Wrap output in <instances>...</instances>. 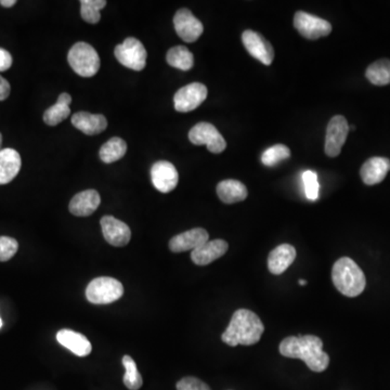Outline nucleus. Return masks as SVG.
<instances>
[{
    "instance_id": "1",
    "label": "nucleus",
    "mask_w": 390,
    "mask_h": 390,
    "mask_svg": "<svg viewBox=\"0 0 390 390\" xmlns=\"http://www.w3.org/2000/svg\"><path fill=\"white\" fill-rule=\"evenodd\" d=\"M323 341L314 335L290 336L281 341L280 353L286 358L300 359L314 372H323L330 365V357L323 351Z\"/></svg>"
},
{
    "instance_id": "2",
    "label": "nucleus",
    "mask_w": 390,
    "mask_h": 390,
    "mask_svg": "<svg viewBox=\"0 0 390 390\" xmlns=\"http://www.w3.org/2000/svg\"><path fill=\"white\" fill-rule=\"evenodd\" d=\"M264 331L265 326L257 314L247 309H239L233 314L229 326L221 338L225 344L231 347L237 345L252 346L260 341Z\"/></svg>"
},
{
    "instance_id": "3",
    "label": "nucleus",
    "mask_w": 390,
    "mask_h": 390,
    "mask_svg": "<svg viewBox=\"0 0 390 390\" xmlns=\"http://www.w3.org/2000/svg\"><path fill=\"white\" fill-rule=\"evenodd\" d=\"M332 280L338 292L347 297L360 295L367 285L362 270L349 257L337 260L333 267Z\"/></svg>"
},
{
    "instance_id": "4",
    "label": "nucleus",
    "mask_w": 390,
    "mask_h": 390,
    "mask_svg": "<svg viewBox=\"0 0 390 390\" xmlns=\"http://www.w3.org/2000/svg\"><path fill=\"white\" fill-rule=\"evenodd\" d=\"M69 64L77 75L93 77L100 70V58L91 45L76 42L68 54Z\"/></svg>"
},
{
    "instance_id": "5",
    "label": "nucleus",
    "mask_w": 390,
    "mask_h": 390,
    "mask_svg": "<svg viewBox=\"0 0 390 390\" xmlns=\"http://www.w3.org/2000/svg\"><path fill=\"white\" fill-rule=\"evenodd\" d=\"M123 295V284L110 276H100L93 280L86 288L87 300L95 305L111 304Z\"/></svg>"
},
{
    "instance_id": "6",
    "label": "nucleus",
    "mask_w": 390,
    "mask_h": 390,
    "mask_svg": "<svg viewBox=\"0 0 390 390\" xmlns=\"http://www.w3.org/2000/svg\"><path fill=\"white\" fill-rule=\"evenodd\" d=\"M114 54L122 65L130 70L140 72L146 68V50L143 44L136 38H126L123 44L115 47Z\"/></svg>"
},
{
    "instance_id": "7",
    "label": "nucleus",
    "mask_w": 390,
    "mask_h": 390,
    "mask_svg": "<svg viewBox=\"0 0 390 390\" xmlns=\"http://www.w3.org/2000/svg\"><path fill=\"white\" fill-rule=\"evenodd\" d=\"M189 140L195 146H206L208 151L214 154L221 153L227 148V142L217 128L205 122L196 124L190 130Z\"/></svg>"
},
{
    "instance_id": "8",
    "label": "nucleus",
    "mask_w": 390,
    "mask_h": 390,
    "mask_svg": "<svg viewBox=\"0 0 390 390\" xmlns=\"http://www.w3.org/2000/svg\"><path fill=\"white\" fill-rule=\"evenodd\" d=\"M294 26L300 32V35L307 40H319L330 35L332 32L330 22L304 11L296 12L294 16Z\"/></svg>"
},
{
    "instance_id": "9",
    "label": "nucleus",
    "mask_w": 390,
    "mask_h": 390,
    "mask_svg": "<svg viewBox=\"0 0 390 390\" xmlns=\"http://www.w3.org/2000/svg\"><path fill=\"white\" fill-rule=\"evenodd\" d=\"M206 86L201 83H192L177 91L174 97L176 111L188 113L198 109L207 98Z\"/></svg>"
},
{
    "instance_id": "10",
    "label": "nucleus",
    "mask_w": 390,
    "mask_h": 390,
    "mask_svg": "<svg viewBox=\"0 0 390 390\" xmlns=\"http://www.w3.org/2000/svg\"><path fill=\"white\" fill-rule=\"evenodd\" d=\"M349 125L347 119L341 115H336L331 119L326 128L325 136V153L330 158H336L341 154L348 137Z\"/></svg>"
},
{
    "instance_id": "11",
    "label": "nucleus",
    "mask_w": 390,
    "mask_h": 390,
    "mask_svg": "<svg viewBox=\"0 0 390 390\" xmlns=\"http://www.w3.org/2000/svg\"><path fill=\"white\" fill-rule=\"evenodd\" d=\"M174 26L179 37L186 42H194L204 32V26L200 20L193 16L188 9H180L174 16Z\"/></svg>"
},
{
    "instance_id": "12",
    "label": "nucleus",
    "mask_w": 390,
    "mask_h": 390,
    "mask_svg": "<svg viewBox=\"0 0 390 390\" xmlns=\"http://www.w3.org/2000/svg\"><path fill=\"white\" fill-rule=\"evenodd\" d=\"M242 42L249 54L265 65L273 62L274 50L271 44L254 30H247L242 34Z\"/></svg>"
},
{
    "instance_id": "13",
    "label": "nucleus",
    "mask_w": 390,
    "mask_h": 390,
    "mask_svg": "<svg viewBox=\"0 0 390 390\" xmlns=\"http://www.w3.org/2000/svg\"><path fill=\"white\" fill-rule=\"evenodd\" d=\"M151 180L156 190L170 193L176 189L179 175L176 167L167 160H158L151 168Z\"/></svg>"
},
{
    "instance_id": "14",
    "label": "nucleus",
    "mask_w": 390,
    "mask_h": 390,
    "mask_svg": "<svg viewBox=\"0 0 390 390\" xmlns=\"http://www.w3.org/2000/svg\"><path fill=\"white\" fill-rule=\"evenodd\" d=\"M103 237L112 247H126L131 239L130 228L123 221L113 216H105L101 218Z\"/></svg>"
},
{
    "instance_id": "15",
    "label": "nucleus",
    "mask_w": 390,
    "mask_h": 390,
    "mask_svg": "<svg viewBox=\"0 0 390 390\" xmlns=\"http://www.w3.org/2000/svg\"><path fill=\"white\" fill-rule=\"evenodd\" d=\"M209 235L203 228H195L172 237L170 241V249L174 253L194 251L208 241Z\"/></svg>"
},
{
    "instance_id": "16",
    "label": "nucleus",
    "mask_w": 390,
    "mask_h": 390,
    "mask_svg": "<svg viewBox=\"0 0 390 390\" xmlns=\"http://www.w3.org/2000/svg\"><path fill=\"white\" fill-rule=\"evenodd\" d=\"M229 249L227 242L223 240H213L203 244L202 247H198L191 253V259L193 263L198 266H206L213 263L215 260L223 257Z\"/></svg>"
},
{
    "instance_id": "17",
    "label": "nucleus",
    "mask_w": 390,
    "mask_h": 390,
    "mask_svg": "<svg viewBox=\"0 0 390 390\" xmlns=\"http://www.w3.org/2000/svg\"><path fill=\"white\" fill-rule=\"evenodd\" d=\"M100 203L101 198L99 192L90 189V190L77 193L71 200L69 209L74 216L87 217L90 216L97 211Z\"/></svg>"
},
{
    "instance_id": "18",
    "label": "nucleus",
    "mask_w": 390,
    "mask_h": 390,
    "mask_svg": "<svg viewBox=\"0 0 390 390\" xmlns=\"http://www.w3.org/2000/svg\"><path fill=\"white\" fill-rule=\"evenodd\" d=\"M73 126L85 135L95 136L103 133L107 127V121L101 114L78 112L72 117Z\"/></svg>"
},
{
    "instance_id": "19",
    "label": "nucleus",
    "mask_w": 390,
    "mask_h": 390,
    "mask_svg": "<svg viewBox=\"0 0 390 390\" xmlns=\"http://www.w3.org/2000/svg\"><path fill=\"white\" fill-rule=\"evenodd\" d=\"M296 259V249L290 244L276 247L268 257V269L272 274L280 276L288 269Z\"/></svg>"
},
{
    "instance_id": "20",
    "label": "nucleus",
    "mask_w": 390,
    "mask_h": 390,
    "mask_svg": "<svg viewBox=\"0 0 390 390\" xmlns=\"http://www.w3.org/2000/svg\"><path fill=\"white\" fill-rule=\"evenodd\" d=\"M57 341L78 357H87L93 350L90 341L87 339L86 336L81 333L68 330V329L59 331L57 334Z\"/></svg>"
},
{
    "instance_id": "21",
    "label": "nucleus",
    "mask_w": 390,
    "mask_h": 390,
    "mask_svg": "<svg viewBox=\"0 0 390 390\" xmlns=\"http://www.w3.org/2000/svg\"><path fill=\"white\" fill-rule=\"evenodd\" d=\"M390 170V160L385 158H372L361 167L362 182L367 186H374L383 182Z\"/></svg>"
},
{
    "instance_id": "22",
    "label": "nucleus",
    "mask_w": 390,
    "mask_h": 390,
    "mask_svg": "<svg viewBox=\"0 0 390 390\" xmlns=\"http://www.w3.org/2000/svg\"><path fill=\"white\" fill-rule=\"evenodd\" d=\"M22 160L19 152L13 149L0 151V186L9 184L21 170Z\"/></svg>"
},
{
    "instance_id": "23",
    "label": "nucleus",
    "mask_w": 390,
    "mask_h": 390,
    "mask_svg": "<svg viewBox=\"0 0 390 390\" xmlns=\"http://www.w3.org/2000/svg\"><path fill=\"white\" fill-rule=\"evenodd\" d=\"M217 194L225 204H235L247 198V189L242 182L235 179H228L219 182Z\"/></svg>"
},
{
    "instance_id": "24",
    "label": "nucleus",
    "mask_w": 390,
    "mask_h": 390,
    "mask_svg": "<svg viewBox=\"0 0 390 390\" xmlns=\"http://www.w3.org/2000/svg\"><path fill=\"white\" fill-rule=\"evenodd\" d=\"M72 97L69 93H63L59 95L56 105L47 109L44 113V122L48 126H57L70 117V105Z\"/></svg>"
},
{
    "instance_id": "25",
    "label": "nucleus",
    "mask_w": 390,
    "mask_h": 390,
    "mask_svg": "<svg viewBox=\"0 0 390 390\" xmlns=\"http://www.w3.org/2000/svg\"><path fill=\"white\" fill-rule=\"evenodd\" d=\"M127 152V143L125 140L119 137H113L105 142L101 146L100 158L105 164H112V162H117L125 156Z\"/></svg>"
},
{
    "instance_id": "26",
    "label": "nucleus",
    "mask_w": 390,
    "mask_h": 390,
    "mask_svg": "<svg viewBox=\"0 0 390 390\" xmlns=\"http://www.w3.org/2000/svg\"><path fill=\"white\" fill-rule=\"evenodd\" d=\"M166 61L172 68L182 71H189L193 68L194 58L192 52L184 46L172 47L168 50Z\"/></svg>"
},
{
    "instance_id": "27",
    "label": "nucleus",
    "mask_w": 390,
    "mask_h": 390,
    "mask_svg": "<svg viewBox=\"0 0 390 390\" xmlns=\"http://www.w3.org/2000/svg\"><path fill=\"white\" fill-rule=\"evenodd\" d=\"M365 76L372 84L377 86H386L390 84V60L382 59L372 63L365 72Z\"/></svg>"
},
{
    "instance_id": "28",
    "label": "nucleus",
    "mask_w": 390,
    "mask_h": 390,
    "mask_svg": "<svg viewBox=\"0 0 390 390\" xmlns=\"http://www.w3.org/2000/svg\"><path fill=\"white\" fill-rule=\"evenodd\" d=\"M123 365L126 372L124 375V384L129 390H139L143 384L141 374L138 371L135 361L130 355H124Z\"/></svg>"
},
{
    "instance_id": "29",
    "label": "nucleus",
    "mask_w": 390,
    "mask_h": 390,
    "mask_svg": "<svg viewBox=\"0 0 390 390\" xmlns=\"http://www.w3.org/2000/svg\"><path fill=\"white\" fill-rule=\"evenodd\" d=\"M107 6L105 0H81V14L85 21L90 24H97L100 21V10Z\"/></svg>"
},
{
    "instance_id": "30",
    "label": "nucleus",
    "mask_w": 390,
    "mask_h": 390,
    "mask_svg": "<svg viewBox=\"0 0 390 390\" xmlns=\"http://www.w3.org/2000/svg\"><path fill=\"white\" fill-rule=\"evenodd\" d=\"M290 156V150L288 146L284 144H276V146H271L269 149L266 150L261 155V162L264 165L276 166V164H279L282 160H288Z\"/></svg>"
},
{
    "instance_id": "31",
    "label": "nucleus",
    "mask_w": 390,
    "mask_h": 390,
    "mask_svg": "<svg viewBox=\"0 0 390 390\" xmlns=\"http://www.w3.org/2000/svg\"><path fill=\"white\" fill-rule=\"evenodd\" d=\"M302 182H304L305 193L308 200L317 201L319 198V186L318 175L312 170H307L302 174Z\"/></svg>"
},
{
    "instance_id": "32",
    "label": "nucleus",
    "mask_w": 390,
    "mask_h": 390,
    "mask_svg": "<svg viewBox=\"0 0 390 390\" xmlns=\"http://www.w3.org/2000/svg\"><path fill=\"white\" fill-rule=\"evenodd\" d=\"M19 249V243L13 237H0V261L11 259Z\"/></svg>"
},
{
    "instance_id": "33",
    "label": "nucleus",
    "mask_w": 390,
    "mask_h": 390,
    "mask_svg": "<svg viewBox=\"0 0 390 390\" xmlns=\"http://www.w3.org/2000/svg\"><path fill=\"white\" fill-rule=\"evenodd\" d=\"M177 390H211L207 384L196 377H184L177 383Z\"/></svg>"
},
{
    "instance_id": "34",
    "label": "nucleus",
    "mask_w": 390,
    "mask_h": 390,
    "mask_svg": "<svg viewBox=\"0 0 390 390\" xmlns=\"http://www.w3.org/2000/svg\"><path fill=\"white\" fill-rule=\"evenodd\" d=\"M12 60L11 54L6 49L0 48V72H6L11 68Z\"/></svg>"
},
{
    "instance_id": "35",
    "label": "nucleus",
    "mask_w": 390,
    "mask_h": 390,
    "mask_svg": "<svg viewBox=\"0 0 390 390\" xmlns=\"http://www.w3.org/2000/svg\"><path fill=\"white\" fill-rule=\"evenodd\" d=\"M10 91H11V87L9 81L0 75V101L6 100L9 97Z\"/></svg>"
},
{
    "instance_id": "36",
    "label": "nucleus",
    "mask_w": 390,
    "mask_h": 390,
    "mask_svg": "<svg viewBox=\"0 0 390 390\" xmlns=\"http://www.w3.org/2000/svg\"><path fill=\"white\" fill-rule=\"evenodd\" d=\"M16 0H0V5L5 8H11L16 5Z\"/></svg>"
},
{
    "instance_id": "37",
    "label": "nucleus",
    "mask_w": 390,
    "mask_h": 390,
    "mask_svg": "<svg viewBox=\"0 0 390 390\" xmlns=\"http://www.w3.org/2000/svg\"><path fill=\"white\" fill-rule=\"evenodd\" d=\"M300 285H302V286L307 285V281H305V280H300Z\"/></svg>"
},
{
    "instance_id": "38",
    "label": "nucleus",
    "mask_w": 390,
    "mask_h": 390,
    "mask_svg": "<svg viewBox=\"0 0 390 390\" xmlns=\"http://www.w3.org/2000/svg\"><path fill=\"white\" fill-rule=\"evenodd\" d=\"M1 144H3V135L0 134V151H1Z\"/></svg>"
},
{
    "instance_id": "39",
    "label": "nucleus",
    "mask_w": 390,
    "mask_h": 390,
    "mask_svg": "<svg viewBox=\"0 0 390 390\" xmlns=\"http://www.w3.org/2000/svg\"><path fill=\"white\" fill-rule=\"evenodd\" d=\"M3 326V321H1V319H0V328Z\"/></svg>"
}]
</instances>
